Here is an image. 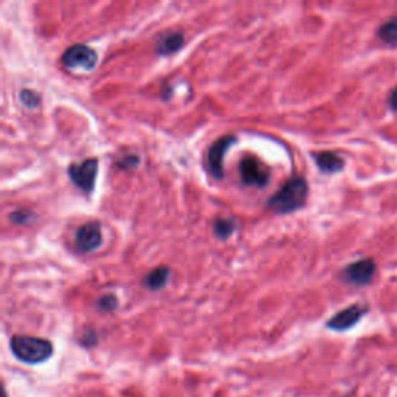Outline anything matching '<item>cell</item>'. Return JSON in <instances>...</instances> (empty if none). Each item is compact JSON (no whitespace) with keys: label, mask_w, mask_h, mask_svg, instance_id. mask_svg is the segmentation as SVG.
Masks as SVG:
<instances>
[{"label":"cell","mask_w":397,"mask_h":397,"mask_svg":"<svg viewBox=\"0 0 397 397\" xmlns=\"http://www.w3.org/2000/svg\"><path fill=\"white\" fill-rule=\"evenodd\" d=\"M313 159H315V163H317V166L323 171V173H329V174L338 173V171H341L345 166L343 160H341L335 153H329V150H323V153L313 154Z\"/></svg>","instance_id":"10"},{"label":"cell","mask_w":397,"mask_h":397,"mask_svg":"<svg viewBox=\"0 0 397 397\" xmlns=\"http://www.w3.org/2000/svg\"><path fill=\"white\" fill-rule=\"evenodd\" d=\"M169 273L171 270L168 267H157V269L150 270L146 278H145V286L150 290H159L165 287V284L168 283L169 279Z\"/></svg>","instance_id":"12"},{"label":"cell","mask_w":397,"mask_h":397,"mask_svg":"<svg viewBox=\"0 0 397 397\" xmlns=\"http://www.w3.org/2000/svg\"><path fill=\"white\" fill-rule=\"evenodd\" d=\"M10 346L15 357L29 365L44 364L53 354L52 341L39 337H30V335H15L10 341Z\"/></svg>","instance_id":"2"},{"label":"cell","mask_w":397,"mask_h":397,"mask_svg":"<svg viewBox=\"0 0 397 397\" xmlns=\"http://www.w3.org/2000/svg\"><path fill=\"white\" fill-rule=\"evenodd\" d=\"M97 159H88L83 163H79V165H70V168H68V176H70L72 182L77 185L81 191H84V193H91L93 189L95 180H97Z\"/></svg>","instance_id":"4"},{"label":"cell","mask_w":397,"mask_h":397,"mask_svg":"<svg viewBox=\"0 0 397 397\" xmlns=\"http://www.w3.org/2000/svg\"><path fill=\"white\" fill-rule=\"evenodd\" d=\"M102 242L101 225L98 222H87L79 227L75 235V245L79 251H93Z\"/></svg>","instance_id":"8"},{"label":"cell","mask_w":397,"mask_h":397,"mask_svg":"<svg viewBox=\"0 0 397 397\" xmlns=\"http://www.w3.org/2000/svg\"><path fill=\"white\" fill-rule=\"evenodd\" d=\"M31 219H33V215L30 213L29 210H19V211H15V213L10 216V221L15 222L16 225L30 224Z\"/></svg>","instance_id":"16"},{"label":"cell","mask_w":397,"mask_h":397,"mask_svg":"<svg viewBox=\"0 0 397 397\" xmlns=\"http://www.w3.org/2000/svg\"><path fill=\"white\" fill-rule=\"evenodd\" d=\"M389 106H391L393 111L397 112V87L391 92V95H389Z\"/></svg>","instance_id":"19"},{"label":"cell","mask_w":397,"mask_h":397,"mask_svg":"<svg viewBox=\"0 0 397 397\" xmlns=\"http://www.w3.org/2000/svg\"><path fill=\"white\" fill-rule=\"evenodd\" d=\"M137 163H139V157H135V155H126V157H123V159L120 160L118 166H120V168H129V166H135Z\"/></svg>","instance_id":"18"},{"label":"cell","mask_w":397,"mask_h":397,"mask_svg":"<svg viewBox=\"0 0 397 397\" xmlns=\"http://www.w3.org/2000/svg\"><path fill=\"white\" fill-rule=\"evenodd\" d=\"M236 141L235 137L227 135L217 139L208 150V168L210 173L213 174L216 179H222L224 177V157L227 154L228 148Z\"/></svg>","instance_id":"6"},{"label":"cell","mask_w":397,"mask_h":397,"mask_svg":"<svg viewBox=\"0 0 397 397\" xmlns=\"http://www.w3.org/2000/svg\"><path fill=\"white\" fill-rule=\"evenodd\" d=\"M343 275L348 283L354 286H366L375 275V263L373 259H360V261L348 265Z\"/></svg>","instance_id":"9"},{"label":"cell","mask_w":397,"mask_h":397,"mask_svg":"<svg viewBox=\"0 0 397 397\" xmlns=\"http://www.w3.org/2000/svg\"><path fill=\"white\" fill-rule=\"evenodd\" d=\"M307 193H309V188L303 177H293L283 185V188L277 194L270 197L269 208L278 215L292 213L306 203Z\"/></svg>","instance_id":"1"},{"label":"cell","mask_w":397,"mask_h":397,"mask_svg":"<svg viewBox=\"0 0 397 397\" xmlns=\"http://www.w3.org/2000/svg\"><path fill=\"white\" fill-rule=\"evenodd\" d=\"M20 101H22L29 109H36L39 106V95L36 92L29 91V88H25V91L20 92Z\"/></svg>","instance_id":"15"},{"label":"cell","mask_w":397,"mask_h":397,"mask_svg":"<svg viewBox=\"0 0 397 397\" xmlns=\"http://www.w3.org/2000/svg\"><path fill=\"white\" fill-rule=\"evenodd\" d=\"M236 228V224L233 219H217L215 225V231L219 238L227 239Z\"/></svg>","instance_id":"14"},{"label":"cell","mask_w":397,"mask_h":397,"mask_svg":"<svg viewBox=\"0 0 397 397\" xmlns=\"http://www.w3.org/2000/svg\"><path fill=\"white\" fill-rule=\"evenodd\" d=\"M241 179L249 187H265L270 179L269 169L265 168L263 162H259L256 157L249 155L241 162Z\"/></svg>","instance_id":"5"},{"label":"cell","mask_w":397,"mask_h":397,"mask_svg":"<svg viewBox=\"0 0 397 397\" xmlns=\"http://www.w3.org/2000/svg\"><path fill=\"white\" fill-rule=\"evenodd\" d=\"M377 34L382 42L397 44V17H391L387 22H383Z\"/></svg>","instance_id":"13"},{"label":"cell","mask_w":397,"mask_h":397,"mask_svg":"<svg viewBox=\"0 0 397 397\" xmlns=\"http://www.w3.org/2000/svg\"><path fill=\"white\" fill-rule=\"evenodd\" d=\"M183 44L185 39L182 33L163 34V36L157 40V52L160 54H171L177 50H180Z\"/></svg>","instance_id":"11"},{"label":"cell","mask_w":397,"mask_h":397,"mask_svg":"<svg viewBox=\"0 0 397 397\" xmlns=\"http://www.w3.org/2000/svg\"><path fill=\"white\" fill-rule=\"evenodd\" d=\"M368 312V307L354 304L349 306L346 309L335 313L334 317L327 321V327L332 331H348L354 327L361 320V317Z\"/></svg>","instance_id":"7"},{"label":"cell","mask_w":397,"mask_h":397,"mask_svg":"<svg viewBox=\"0 0 397 397\" xmlns=\"http://www.w3.org/2000/svg\"><path fill=\"white\" fill-rule=\"evenodd\" d=\"M116 304H118V301H116L114 295H104V297H101L98 301V307L104 312H112L116 307Z\"/></svg>","instance_id":"17"},{"label":"cell","mask_w":397,"mask_h":397,"mask_svg":"<svg viewBox=\"0 0 397 397\" xmlns=\"http://www.w3.org/2000/svg\"><path fill=\"white\" fill-rule=\"evenodd\" d=\"M64 67L70 68V70H92L97 67L98 63V54L93 49L83 44H77L68 47L65 53L63 54Z\"/></svg>","instance_id":"3"}]
</instances>
